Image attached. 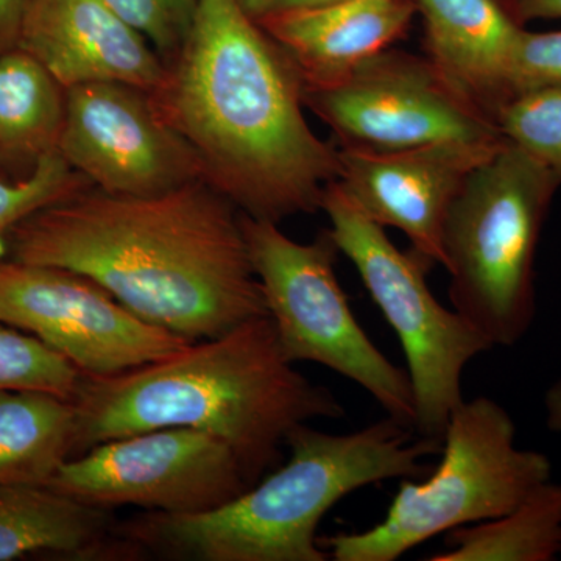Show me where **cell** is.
Listing matches in <instances>:
<instances>
[{
  "instance_id": "obj_28",
  "label": "cell",
  "mask_w": 561,
  "mask_h": 561,
  "mask_svg": "<svg viewBox=\"0 0 561 561\" xmlns=\"http://www.w3.org/2000/svg\"><path fill=\"white\" fill-rule=\"evenodd\" d=\"M546 426L549 431L561 432V379L553 382L545 397Z\"/></svg>"
},
{
  "instance_id": "obj_21",
  "label": "cell",
  "mask_w": 561,
  "mask_h": 561,
  "mask_svg": "<svg viewBox=\"0 0 561 561\" xmlns=\"http://www.w3.org/2000/svg\"><path fill=\"white\" fill-rule=\"evenodd\" d=\"M83 375L35 335L0 321V391H43L72 401Z\"/></svg>"
},
{
  "instance_id": "obj_20",
  "label": "cell",
  "mask_w": 561,
  "mask_h": 561,
  "mask_svg": "<svg viewBox=\"0 0 561 561\" xmlns=\"http://www.w3.org/2000/svg\"><path fill=\"white\" fill-rule=\"evenodd\" d=\"M66 90L27 51L0 57V150L41 154L57 150Z\"/></svg>"
},
{
  "instance_id": "obj_23",
  "label": "cell",
  "mask_w": 561,
  "mask_h": 561,
  "mask_svg": "<svg viewBox=\"0 0 561 561\" xmlns=\"http://www.w3.org/2000/svg\"><path fill=\"white\" fill-rule=\"evenodd\" d=\"M91 187V181L70 168L58 150L41 154L27 179L0 180V253L5 251V236L25 217Z\"/></svg>"
},
{
  "instance_id": "obj_30",
  "label": "cell",
  "mask_w": 561,
  "mask_h": 561,
  "mask_svg": "<svg viewBox=\"0 0 561 561\" xmlns=\"http://www.w3.org/2000/svg\"><path fill=\"white\" fill-rule=\"evenodd\" d=\"M331 2H339V0H278L272 13H275V11L309 9V7H319Z\"/></svg>"
},
{
  "instance_id": "obj_17",
  "label": "cell",
  "mask_w": 561,
  "mask_h": 561,
  "mask_svg": "<svg viewBox=\"0 0 561 561\" xmlns=\"http://www.w3.org/2000/svg\"><path fill=\"white\" fill-rule=\"evenodd\" d=\"M51 552L80 559L138 556L108 508L39 483H0V561Z\"/></svg>"
},
{
  "instance_id": "obj_9",
  "label": "cell",
  "mask_w": 561,
  "mask_h": 561,
  "mask_svg": "<svg viewBox=\"0 0 561 561\" xmlns=\"http://www.w3.org/2000/svg\"><path fill=\"white\" fill-rule=\"evenodd\" d=\"M302 95L345 150L504 140L496 122L457 94L430 60L401 51L383 50L328 83H305Z\"/></svg>"
},
{
  "instance_id": "obj_16",
  "label": "cell",
  "mask_w": 561,
  "mask_h": 561,
  "mask_svg": "<svg viewBox=\"0 0 561 561\" xmlns=\"http://www.w3.org/2000/svg\"><path fill=\"white\" fill-rule=\"evenodd\" d=\"M416 11L415 0H339L275 11L257 22L289 55L302 81L320 84L389 49Z\"/></svg>"
},
{
  "instance_id": "obj_24",
  "label": "cell",
  "mask_w": 561,
  "mask_h": 561,
  "mask_svg": "<svg viewBox=\"0 0 561 561\" xmlns=\"http://www.w3.org/2000/svg\"><path fill=\"white\" fill-rule=\"evenodd\" d=\"M121 20L140 33L164 65L179 55L190 35L198 0H105Z\"/></svg>"
},
{
  "instance_id": "obj_31",
  "label": "cell",
  "mask_w": 561,
  "mask_h": 561,
  "mask_svg": "<svg viewBox=\"0 0 561 561\" xmlns=\"http://www.w3.org/2000/svg\"><path fill=\"white\" fill-rule=\"evenodd\" d=\"M560 559H561V552H560Z\"/></svg>"
},
{
  "instance_id": "obj_8",
  "label": "cell",
  "mask_w": 561,
  "mask_h": 561,
  "mask_svg": "<svg viewBox=\"0 0 561 561\" xmlns=\"http://www.w3.org/2000/svg\"><path fill=\"white\" fill-rule=\"evenodd\" d=\"M320 209L328 214L339 251L353 262L400 339L415 401L413 430L442 442L453 412L465 401V368L493 346L456 309L445 308L434 297L426 279L431 262L415 251L398 249L381 225L346 197L337 181L328 184Z\"/></svg>"
},
{
  "instance_id": "obj_18",
  "label": "cell",
  "mask_w": 561,
  "mask_h": 561,
  "mask_svg": "<svg viewBox=\"0 0 561 561\" xmlns=\"http://www.w3.org/2000/svg\"><path fill=\"white\" fill-rule=\"evenodd\" d=\"M72 401L43 391H0V483L44 485L72 459Z\"/></svg>"
},
{
  "instance_id": "obj_6",
  "label": "cell",
  "mask_w": 561,
  "mask_h": 561,
  "mask_svg": "<svg viewBox=\"0 0 561 561\" xmlns=\"http://www.w3.org/2000/svg\"><path fill=\"white\" fill-rule=\"evenodd\" d=\"M442 460L423 482L401 479L381 523L320 538L334 561H394L459 527L500 518L551 481L546 454L516 446L515 421L486 397L463 401L442 438Z\"/></svg>"
},
{
  "instance_id": "obj_26",
  "label": "cell",
  "mask_w": 561,
  "mask_h": 561,
  "mask_svg": "<svg viewBox=\"0 0 561 561\" xmlns=\"http://www.w3.org/2000/svg\"><path fill=\"white\" fill-rule=\"evenodd\" d=\"M32 0H0V57L18 49Z\"/></svg>"
},
{
  "instance_id": "obj_3",
  "label": "cell",
  "mask_w": 561,
  "mask_h": 561,
  "mask_svg": "<svg viewBox=\"0 0 561 561\" xmlns=\"http://www.w3.org/2000/svg\"><path fill=\"white\" fill-rule=\"evenodd\" d=\"M72 404V459L139 432L194 427L228 443L253 485L279 463L295 427L345 415L330 389L284 357L268 316L133 370L83 375Z\"/></svg>"
},
{
  "instance_id": "obj_10",
  "label": "cell",
  "mask_w": 561,
  "mask_h": 561,
  "mask_svg": "<svg viewBox=\"0 0 561 561\" xmlns=\"http://www.w3.org/2000/svg\"><path fill=\"white\" fill-rule=\"evenodd\" d=\"M101 508L192 515L219 508L253 486L228 443L194 427H158L94 446L44 483Z\"/></svg>"
},
{
  "instance_id": "obj_29",
  "label": "cell",
  "mask_w": 561,
  "mask_h": 561,
  "mask_svg": "<svg viewBox=\"0 0 561 561\" xmlns=\"http://www.w3.org/2000/svg\"><path fill=\"white\" fill-rule=\"evenodd\" d=\"M253 20L260 21L271 14L278 0H238Z\"/></svg>"
},
{
  "instance_id": "obj_13",
  "label": "cell",
  "mask_w": 561,
  "mask_h": 561,
  "mask_svg": "<svg viewBox=\"0 0 561 561\" xmlns=\"http://www.w3.org/2000/svg\"><path fill=\"white\" fill-rule=\"evenodd\" d=\"M504 142H443L389 153L341 149L337 183L368 219L404 232L419 256L445 265L449 209L467 176Z\"/></svg>"
},
{
  "instance_id": "obj_4",
  "label": "cell",
  "mask_w": 561,
  "mask_h": 561,
  "mask_svg": "<svg viewBox=\"0 0 561 561\" xmlns=\"http://www.w3.org/2000/svg\"><path fill=\"white\" fill-rule=\"evenodd\" d=\"M286 465L219 508L192 515L146 512L117 524L140 553L195 561H328L317 530L354 491L430 472L442 442L387 419L351 434L295 427Z\"/></svg>"
},
{
  "instance_id": "obj_7",
  "label": "cell",
  "mask_w": 561,
  "mask_h": 561,
  "mask_svg": "<svg viewBox=\"0 0 561 561\" xmlns=\"http://www.w3.org/2000/svg\"><path fill=\"white\" fill-rule=\"evenodd\" d=\"M251 267L280 351L291 364L316 362L356 382L387 416L415 426V401L408 371L387 359L362 330L343 291L330 230L300 243L272 220L241 213ZM415 431V430H413Z\"/></svg>"
},
{
  "instance_id": "obj_14",
  "label": "cell",
  "mask_w": 561,
  "mask_h": 561,
  "mask_svg": "<svg viewBox=\"0 0 561 561\" xmlns=\"http://www.w3.org/2000/svg\"><path fill=\"white\" fill-rule=\"evenodd\" d=\"M18 47L35 57L65 90L119 81L153 92L168 77V66L149 41L105 0H32Z\"/></svg>"
},
{
  "instance_id": "obj_19",
  "label": "cell",
  "mask_w": 561,
  "mask_h": 561,
  "mask_svg": "<svg viewBox=\"0 0 561 561\" xmlns=\"http://www.w3.org/2000/svg\"><path fill=\"white\" fill-rule=\"evenodd\" d=\"M431 561H552L561 552V483L542 482L500 518L448 531Z\"/></svg>"
},
{
  "instance_id": "obj_11",
  "label": "cell",
  "mask_w": 561,
  "mask_h": 561,
  "mask_svg": "<svg viewBox=\"0 0 561 561\" xmlns=\"http://www.w3.org/2000/svg\"><path fill=\"white\" fill-rule=\"evenodd\" d=\"M0 321L35 335L90 376L133 370L191 343L140 320L87 276L2 256Z\"/></svg>"
},
{
  "instance_id": "obj_1",
  "label": "cell",
  "mask_w": 561,
  "mask_h": 561,
  "mask_svg": "<svg viewBox=\"0 0 561 561\" xmlns=\"http://www.w3.org/2000/svg\"><path fill=\"white\" fill-rule=\"evenodd\" d=\"M3 247L11 261L87 276L190 342L268 316L241 210L206 180L151 197L91 187L25 217Z\"/></svg>"
},
{
  "instance_id": "obj_12",
  "label": "cell",
  "mask_w": 561,
  "mask_h": 561,
  "mask_svg": "<svg viewBox=\"0 0 561 561\" xmlns=\"http://www.w3.org/2000/svg\"><path fill=\"white\" fill-rule=\"evenodd\" d=\"M57 150L106 194L151 197L205 180L197 153L164 119L151 92L119 81L66 90Z\"/></svg>"
},
{
  "instance_id": "obj_15",
  "label": "cell",
  "mask_w": 561,
  "mask_h": 561,
  "mask_svg": "<svg viewBox=\"0 0 561 561\" xmlns=\"http://www.w3.org/2000/svg\"><path fill=\"white\" fill-rule=\"evenodd\" d=\"M430 61L457 94L489 114L513 98V61L524 32L500 0H415Z\"/></svg>"
},
{
  "instance_id": "obj_25",
  "label": "cell",
  "mask_w": 561,
  "mask_h": 561,
  "mask_svg": "<svg viewBox=\"0 0 561 561\" xmlns=\"http://www.w3.org/2000/svg\"><path fill=\"white\" fill-rule=\"evenodd\" d=\"M513 95L538 88H561V32L524 28L512 73Z\"/></svg>"
},
{
  "instance_id": "obj_2",
  "label": "cell",
  "mask_w": 561,
  "mask_h": 561,
  "mask_svg": "<svg viewBox=\"0 0 561 561\" xmlns=\"http://www.w3.org/2000/svg\"><path fill=\"white\" fill-rule=\"evenodd\" d=\"M305 81L238 0H198L168 77L151 92L187 140L205 180L254 219L279 224L321 208L339 149L305 117Z\"/></svg>"
},
{
  "instance_id": "obj_5",
  "label": "cell",
  "mask_w": 561,
  "mask_h": 561,
  "mask_svg": "<svg viewBox=\"0 0 561 561\" xmlns=\"http://www.w3.org/2000/svg\"><path fill=\"white\" fill-rule=\"evenodd\" d=\"M560 183L505 140L465 180L443 231L453 308L491 346H515L537 313L535 257Z\"/></svg>"
},
{
  "instance_id": "obj_22",
  "label": "cell",
  "mask_w": 561,
  "mask_h": 561,
  "mask_svg": "<svg viewBox=\"0 0 561 561\" xmlns=\"http://www.w3.org/2000/svg\"><path fill=\"white\" fill-rule=\"evenodd\" d=\"M502 138L541 162L561 186V88H538L508 99L494 114Z\"/></svg>"
},
{
  "instance_id": "obj_27",
  "label": "cell",
  "mask_w": 561,
  "mask_h": 561,
  "mask_svg": "<svg viewBox=\"0 0 561 561\" xmlns=\"http://www.w3.org/2000/svg\"><path fill=\"white\" fill-rule=\"evenodd\" d=\"M512 14L519 22L561 20V0H513Z\"/></svg>"
}]
</instances>
